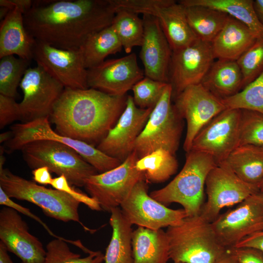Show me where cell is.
Returning <instances> with one entry per match:
<instances>
[{
	"mask_svg": "<svg viewBox=\"0 0 263 263\" xmlns=\"http://www.w3.org/2000/svg\"><path fill=\"white\" fill-rule=\"evenodd\" d=\"M115 14L111 0H34L23 18L37 41L75 50L91 35L111 26Z\"/></svg>",
	"mask_w": 263,
	"mask_h": 263,
	"instance_id": "6da1fadb",
	"label": "cell"
},
{
	"mask_svg": "<svg viewBox=\"0 0 263 263\" xmlns=\"http://www.w3.org/2000/svg\"><path fill=\"white\" fill-rule=\"evenodd\" d=\"M127 96H114L93 88H65L49 119L60 134L89 144L101 140L124 110Z\"/></svg>",
	"mask_w": 263,
	"mask_h": 263,
	"instance_id": "7a4b0ae2",
	"label": "cell"
},
{
	"mask_svg": "<svg viewBox=\"0 0 263 263\" xmlns=\"http://www.w3.org/2000/svg\"><path fill=\"white\" fill-rule=\"evenodd\" d=\"M170 259L183 263H215L227 250L211 223L200 215L188 216L166 231Z\"/></svg>",
	"mask_w": 263,
	"mask_h": 263,
	"instance_id": "3957f363",
	"label": "cell"
},
{
	"mask_svg": "<svg viewBox=\"0 0 263 263\" xmlns=\"http://www.w3.org/2000/svg\"><path fill=\"white\" fill-rule=\"evenodd\" d=\"M217 164L211 156L191 150L187 152L185 163L178 175L167 186L150 195L164 205L180 204L188 216L199 215L204 204L206 179Z\"/></svg>",
	"mask_w": 263,
	"mask_h": 263,
	"instance_id": "277c9868",
	"label": "cell"
},
{
	"mask_svg": "<svg viewBox=\"0 0 263 263\" xmlns=\"http://www.w3.org/2000/svg\"><path fill=\"white\" fill-rule=\"evenodd\" d=\"M0 187L10 198L32 203L48 217L64 222H76L85 230L93 231L79 219L80 203L63 191L38 185L13 173L3 166H0Z\"/></svg>",
	"mask_w": 263,
	"mask_h": 263,
	"instance_id": "5b68a950",
	"label": "cell"
},
{
	"mask_svg": "<svg viewBox=\"0 0 263 263\" xmlns=\"http://www.w3.org/2000/svg\"><path fill=\"white\" fill-rule=\"evenodd\" d=\"M21 150L24 160L33 170L47 167L58 176H65L71 185L76 187H84L89 177L98 173L75 150L58 142L34 141Z\"/></svg>",
	"mask_w": 263,
	"mask_h": 263,
	"instance_id": "8992f818",
	"label": "cell"
},
{
	"mask_svg": "<svg viewBox=\"0 0 263 263\" xmlns=\"http://www.w3.org/2000/svg\"><path fill=\"white\" fill-rule=\"evenodd\" d=\"M172 97V86L168 83L135 141L133 151L139 159L160 148L174 155L178 150L182 118L171 103Z\"/></svg>",
	"mask_w": 263,
	"mask_h": 263,
	"instance_id": "52a82bcc",
	"label": "cell"
},
{
	"mask_svg": "<svg viewBox=\"0 0 263 263\" xmlns=\"http://www.w3.org/2000/svg\"><path fill=\"white\" fill-rule=\"evenodd\" d=\"M49 119L39 118L13 125L12 137L6 142L7 147L10 150H21L24 145L34 141H54L73 149L100 173L113 169L121 164L119 160L106 154L92 145L59 134L52 129Z\"/></svg>",
	"mask_w": 263,
	"mask_h": 263,
	"instance_id": "ba28073f",
	"label": "cell"
},
{
	"mask_svg": "<svg viewBox=\"0 0 263 263\" xmlns=\"http://www.w3.org/2000/svg\"><path fill=\"white\" fill-rule=\"evenodd\" d=\"M139 159L133 151L118 167L92 175L86 180L84 187L102 210L111 212L113 208L120 207L135 185L145 179L144 172L135 167Z\"/></svg>",
	"mask_w": 263,
	"mask_h": 263,
	"instance_id": "9c48e42d",
	"label": "cell"
},
{
	"mask_svg": "<svg viewBox=\"0 0 263 263\" xmlns=\"http://www.w3.org/2000/svg\"><path fill=\"white\" fill-rule=\"evenodd\" d=\"M207 201L200 216L211 223L224 207L238 204L259 192L258 188L240 179L224 162L217 164L206 181Z\"/></svg>",
	"mask_w": 263,
	"mask_h": 263,
	"instance_id": "30bf717a",
	"label": "cell"
},
{
	"mask_svg": "<svg viewBox=\"0 0 263 263\" xmlns=\"http://www.w3.org/2000/svg\"><path fill=\"white\" fill-rule=\"evenodd\" d=\"M19 87L23 94V99L19 103L20 120L22 123L49 118L65 89L38 65L27 69Z\"/></svg>",
	"mask_w": 263,
	"mask_h": 263,
	"instance_id": "8fae6325",
	"label": "cell"
},
{
	"mask_svg": "<svg viewBox=\"0 0 263 263\" xmlns=\"http://www.w3.org/2000/svg\"><path fill=\"white\" fill-rule=\"evenodd\" d=\"M241 121V110L226 109L200 131L191 150L211 156L218 164L224 161L240 146Z\"/></svg>",
	"mask_w": 263,
	"mask_h": 263,
	"instance_id": "7c38bea8",
	"label": "cell"
},
{
	"mask_svg": "<svg viewBox=\"0 0 263 263\" xmlns=\"http://www.w3.org/2000/svg\"><path fill=\"white\" fill-rule=\"evenodd\" d=\"M148 192L147 182L142 180L121 205L123 214L131 224L157 230L177 225L188 216L183 208H168L152 198Z\"/></svg>",
	"mask_w": 263,
	"mask_h": 263,
	"instance_id": "4fadbf2b",
	"label": "cell"
},
{
	"mask_svg": "<svg viewBox=\"0 0 263 263\" xmlns=\"http://www.w3.org/2000/svg\"><path fill=\"white\" fill-rule=\"evenodd\" d=\"M33 59L65 88H89L81 48L65 50L36 40Z\"/></svg>",
	"mask_w": 263,
	"mask_h": 263,
	"instance_id": "5bb4252c",
	"label": "cell"
},
{
	"mask_svg": "<svg viewBox=\"0 0 263 263\" xmlns=\"http://www.w3.org/2000/svg\"><path fill=\"white\" fill-rule=\"evenodd\" d=\"M174 98L177 112L187 121L183 148L187 153L190 151L193 141L200 131L226 108L222 99L201 83L187 87Z\"/></svg>",
	"mask_w": 263,
	"mask_h": 263,
	"instance_id": "9a60e30c",
	"label": "cell"
},
{
	"mask_svg": "<svg viewBox=\"0 0 263 263\" xmlns=\"http://www.w3.org/2000/svg\"><path fill=\"white\" fill-rule=\"evenodd\" d=\"M211 225L222 244L227 249L233 248L247 236L263 230V202L256 193L220 214Z\"/></svg>",
	"mask_w": 263,
	"mask_h": 263,
	"instance_id": "2e32d148",
	"label": "cell"
},
{
	"mask_svg": "<svg viewBox=\"0 0 263 263\" xmlns=\"http://www.w3.org/2000/svg\"><path fill=\"white\" fill-rule=\"evenodd\" d=\"M215 59L211 43L199 39L172 51L169 72L172 97L189 86L201 83Z\"/></svg>",
	"mask_w": 263,
	"mask_h": 263,
	"instance_id": "e0dca14e",
	"label": "cell"
},
{
	"mask_svg": "<svg viewBox=\"0 0 263 263\" xmlns=\"http://www.w3.org/2000/svg\"><path fill=\"white\" fill-rule=\"evenodd\" d=\"M153 108H140L135 105L132 96H127L124 110L97 149L123 162L133 151L135 141Z\"/></svg>",
	"mask_w": 263,
	"mask_h": 263,
	"instance_id": "ac0fdd59",
	"label": "cell"
},
{
	"mask_svg": "<svg viewBox=\"0 0 263 263\" xmlns=\"http://www.w3.org/2000/svg\"><path fill=\"white\" fill-rule=\"evenodd\" d=\"M135 53L117 59L106 60L87 70L89 88L107 94L122 96L144 77Z\"/></svg>",
	"mask_w": 263,
	"mask_h": 263,
	"instance_id": "d6986e66",
	"label": "cell"
},
{
	"mask_svg": "<svg viewBox=\"0 0 263 263\" xmlns=\"http://www.w3.org/2000/svg\"><path fill=\"white\" fill-rule=\"evenodd\" d=\"M138 12L156 18L172 51L186 47L197 38L190 28L185 6L173 0H141Z\"/></svg>",
	"mask_w": 263,
	"mask_h": 263,
	"instance_id": "ffe728a7",
	"label": "cell"
},
{
	"mask_svg": "<svg viewBox=\"0 0 263 263\" xmlns=\"http://www.w3.org/2000/svg\"><path fill=\"white\" fill-rule=\"evenodd\" d=\"M0 239L22 263H44L46 251L41 242L29 232L18 212L7 207L0 211Z\"/></svg>",
	"mask_w": 263,
	"mask_h": 263,
	"instance_id": "44dd1931",
	"label": "cell"
},
{
	"mask_svg": "<svg viewBox=\"0 0 263 263\" xmlns=\"http://www.w3.org/2000/svg\"><path fill=\"white\" fill-rule=\"evenodd\" d=\"M144 36L140 57L146 77L169 83L172 51L158 19L143 15Z\"/></svg>",
	"mask_w": 263,
	"mask_h": 263,
	"instance_id": "7402d4cb",
	"label": "cell"
},
{
	"mask_svg": "<svg viewBox=\"0 0 263 263\" xmlns=\"http://www.w3.org/2000/svg\"><path fill=\"white\" fill-rule=\"evenodd\" d=\"M36 42L26 29L22 12L17 8L11 10L0 21V58L14 55L31 61Z\"/></svg>",
	"mask_w": 263,
	"mask_h": 263,
	"instance_id": "603a6c76",
	"label": "cell"
},
{
	"mask_svg": "<svg viewBox=\"0 0 263 263\" xmlns=\"http://www.w3.org/2000/svg\"><path fill=\"white\" fill-rule=\"evenodd\" d=\"M257 38L246 25L229 17L211 42L215 58L236 61Z\"/></svg>",
	"mask_w": 263,
	"mask_h": 263,
	"instance_id": "cb8c5ba5",
	"label": "cell"
},
{
	"mask_svg": "<svg viewBox=\"0 0 263 263\" xmlns=\"http://www.w3.org/2000/svg\"><path fill=\"white\" fill-rule=\"evenodd\" d=\"M133 263H168L170 259L166 232L138 226L132 231Z\"/></svg>",
	"mask_w": 263,
	"mask_h": 263,
	"instance_id": "d4e9b609",
	"label": "cell"
},
{
	"mask_svg": "<svg viewBox=\"0 0 263 263\" xmlns=\"http://www.w3.org/2000/svg\"><path fill=\"white\" fill-rule=\"evenodd\" d=\"M201 84L221 99L231 97L243 89V78L236 61H214Z\"/></svg>",
	"mask_w": 263,
	"mask_h": 263,
	"instance_id": "484cf974",
	"label": "cell"
},
{
	"mask_svg": "<svg viewBox=\"0 0 263 263\" xmlns=\"http://www.w3.org/2000/svg\"><path fill=\"white\" fill-rule=\"evenodd\" d=\"M223 162L240 179L259 189L263 179V146L240 145Z\"/></svg>",
	"mask_w": 263,
	"mask_h": 263,
	"instance_id": "4316f807",
	"label": "cell"
},
{
	"mask_svg": "<svg viewBox=\"0 0 263 263\" xmlns=\"http://www.w3.org/2000/svg\"><path fill=\"white\" fill-rule=\"evenodd\" d=\"M110 224L113 232L104 255V263H133L132 249V224L121 209H112Z\"/></svg>",
	"mask_w": 263,
	"mask_h": 263,
	"instance_id": "83f0119b",
	"label": "cell"
},
{
	"mask_svg": "<svg viewBox=\"0 0 263 263\" xmlns=\"http://www.w3.org/2000/svg\"><path fill=\"white\" fill-rule=\"evenodd\" d=\"M252 0H181L184 6L202 5L223 12L246 25L258 37H263V26L256 14Z\"/></svg>",
	"mask_w": 263,
	"mask_h": 263,
	"instance_id": "f1b7e54d",
	"label": "cell"
},
{
	"mask_svg": "<svg viewBox=\"0 0 263 263\" xmlns=\"http://www.w3.org/2000/svg\"><path fill=\"white\" fill-rule=\"evenodd\" d=\"M188 23L197 38L211 43L222 29L229 16L202 5L185 6Z\"/></svg>",
	"mask_w": 263,
	"mask_h": 263,
	"instance_id": "f546056e",
	"label": "cell"
},
{
	"mask_svg": "<svg viewBox=\"0 0 263 263\" xmlns=\"http://www.w3.org/2000/svg\"><path fill=\"white\" fill-rule=\"evenodd\" d=\"M81 48L87 70L100 64L108 56L120 52L123 48L111 25L91 35Z\"/></svg>",
	"mask_w": 263,
	"mask_h": 263,
	"instance_id": "4dcf8cb0",
	"label": "cell"
},
{
	"mask_svg": "<svg viewBox=\"0 0 263 263\" xmlns=\"http://www.w3.org/2000/svg\"><path fill=\"white\" fill-rule=\"evenodd\" d=\"M135 167L138 170L144 172L147 182L160 183L168 180L176 172L178 164L174 154L160 148L139 159Z\"/></svg>",
	"mask_w": 263,
	"mask_h": 263,
	"instance_id": "1f68e13d",
	"label": "cell"
},
{
	"mask_svg": "<svg viewBox=\"0 0 263 263\" xmlns=\"http://www.w3.org/2000/svg\"><path fill=\"white\" fill-rule=\"evenodd\" d=\"M111 26L126 53L130 54L134 47L141 46L144 30L143 19L138 14L117 9Z\"/></svg>",
	"mask_w": 263,
	"mask_h": 263,
	"instance_id": "d6a6232c",
	"label": "cell"
},
{
	"mask_svg": "<svg viewBox=\"0 0 263 263\" xmlns=\"http://www.w3.org/2000/svg\"><path fill=\"white\" fill-rule=\"evenodd\" d=\"M67 243L73 244L84 252L88 253L86 248L79 241L56 238L46 245V254L44 263H102L104 255L100 251H92L86 257L71 251Z\"/></svg>",
	"mask_w": 263,
	"mask_h": 263,
	"instance_id": "836d02e7",
	"label": "cell"
},
{
	"mask_svg": "<svg viewBox=\"0 0 263 263\" xmlns=\"http://www.w3.org/2000/svg\"><path fill=\"white\" fill-rule=\"evenodd\" d=\"M31 61L14 55L0 58V94L14 98Z\"/></svg>",
	"mask_w": 263,
	"mask_h": 263,
	"instance_id": "e575fe53",
	"label": "cell"
},
{
	"mask_svg": "<svg viewBox=\"0 0 263 263\" xmlns=\"http://www.w3.org/2000/svg\"><path fill=\"white\" fill-rule=\"evenodd\" d=\"M222 100L226 109L249 110L263 114V71L239 92Z\"/></svg>",
	"mask_w": 263,
	"mask_h": 263,
	"instance_id": "d590c367",
	"label": "cell"
},
{
	"mask_svg": "<svg viewBox=\"0 0 263 263\" xmlns=\"http://www.w3.org/2000/svg\"><path fill=\"white\" fill-rule=\"evenodd\" d=\"M243 78V88L263 71V37L255 42L236 60Z\"/></svg>",
	"mask_w": 263,
	"mask_h": 263,
	"instance_id": "8d00e7d4",
	"label": "cell"
},
{
	"mask_svg": "<svg viewBox=\"0 0 263 263\" xmlns=\"http://www.w3.org/2000/svg\"><path fill=\"white\" fill-rule=\"evenodd\" d=\"M168 83L144 77L132 88L135 105L142 109L153 108Z\"/></svg>",
	"mask_w": 263,
	"mask_h": 263,
	"instance_id": "74e56055",
	"label": "cell"
},
{
	"mask_svg": "<svg viewBox=\"0 0 263 263\" xmlns=\"http://www.w3.org/2000/svg\"><path fill=\"white\" fill-rule=\"evenodd\" d=\"M245 144L263 146V114L241 110L240 145Z\"/></svg>",
	"mask_w": 263,
	"mask_h": 263,
	"instance_id": "f35d334b",
	"label": "cell"
},
{
	"mask_svg": "<svg viewBox=\"0 0 263 263\" xmlns=\"http://www.w3.org/2000/svg\"><path fill=\"white\" fill-rule=\"evenodd\" d=\"M51 185L55 189L63 191L74 199L86 205L93 210L100 211L102 210L100 205L94 198L87 194L76 190L71 186L66 177L64 175L58 176L53 179Z\"/></svg>",
	"mask_w": 263,
	"mask_h": 263,
	"instance_id": "ab89813d",
	"label": "cell"
},
{
	"mask_svg": "<svg viewBox=\"0 0 263 263\" xmlns=\"http://www.w3.org/2000/svg\"><path fill=\"white\" fill-rule=\"evenodd\" d=\"M20 119L19 103L14 98L0 94V128Z\"/></svg>",
	"mask_w": 263,
	"mask_h": 263,
	"instance_id": "60d3db41",
	"label": "cell"
},
{
	"mask_svg": "<svg viewBox=\"0 0 263 263\" xmlns=\"http://www.w3.org/2000/svg\"><path fill=\"white\" fill-rule=\"evenodd\" d=\"M0 205L12 208L16 210L18 212L21 213L24 215L34 219L41 225L52 236L57 239H63L55 235L50 229L46 224L44 223L38 217L33 213L29 208L24 207L18 203L14 202L4 191L2 188L0 187Z\"/></svg>",
	"mask_w": 263,
	"mask_h": 263,
	"instance_id": "b9f144b4",
	"label": "cell"
},
{
	"mask_svg": "<svg viewBox=\"0 0 263 263\" xmlns=\"http://www.w3.org/2000/svg\"><path fill=\"white\" fill-rule=\"evenodd\" d=\"M239 263H263V253L252 248L233 247L229 249Z\"/></svg>",
	"mask_w": 263,
	"mask_h": 263,
	"instance_id": "7bdbcfd3",
	"label": "cell"
},
{
	"mask_svg": "<svg viewBox=\"0 0 263 263\" xmlns=\"http://www.w3.org/2000/svg\"><path fill=\"white\" fill-rule=\"evenodd\" d=\"M234 247L252 248L263 253V230L247 236Z\"/></svg>",
	"mask_w": 263,
	"mask_h": 263,
	"instance_id": "ee69618b",
	"label": "cell"
},
{
	"mask_svg": "<svg viewBox=\"0 0 263 263\" xmlns=\"http://www.w3.org/2000/svg\"><path fill=\"white\" fill-rule=\"evenodd\" d=\"M34 0H0V7H4L10 10L15 8L23 14L27 13L32 7Z\"/></svg>",
	"mask_w": 263,
	"mask_h": 263,
	"instance_id": "f6af8a7d",
	"label": "cell"
},
{
	"mask_svg": "<svg viewBox=\"0 0 263 263\" xmlns=\"http://www.w3.org/2000/svg\"><path fill=\"white\" fill-rule=\"evenodd\" d=\"M32 174L34 182L41 185H51L53 179L51 175L50 170L46 167L33 169Z\"/></svg>",
	"mask_w": 263,
	"mask_h": 263,
	"instance_id": "bcb514c9",
	"label": "cell"
},
{
	"mask_svg": "<svg viewBox=\"0 0 263 263\" xmlns=\"http://www.w3.org/2000/svg\"><path fill=\"white\" fill-rule=\"evenodd\" d=\"M215 263H239L236 256L228 249Z\"/></svg>",
	"mask_w": 263,
	"mask_h": 263,
	"instance_id": "7dc6e473",
	"label": "cell"
},
{
	"mask_svg": "<svg viewBox=\"0 0 263 263\" xmlns=\"http://www.w3.org/2000/svg\"><path fill=\"white\" fill-rule=\"evenodd\" d=\"M8 251L3 243L0 241V263H14L8 255Z\"/></svg>",
	"mask_w": 263,
	"mask_h": 263,
	"instance_id": "c3c4849f",
	"label": "cell"
},
{
	"mask_svg": "<svg viewBox=\"0 0 263 263\" xmlns=\"http://www.w3.org/2000/svg\"><path fill=\"white\" fill-rule=\"evenodd\" d=\"M253 4L257 16L263 26V0H254Z\"/></svg>",
	"mask_w": 263,
	"mask_h": 263,
	"instance_id": "681fc988",
	"label": "cell"
},
{
	"mask_svg": "<svg viewBox=\"0 0 263 263\" xmlns=\"http://www.w3.org/2000/svg\"><path fill=\"white\" fill-rule=\"evenodd\" d=\"M12 137V132H7L0 134V142L2 143L3 142H7Z\"/></svg>",
	"mask_w": 263,
	"mask_h": 263,
	"instance_id": "f907efd6",
	"label": "cell"
},
{
	"mask_svg": "<svg viewBox=\"0 0 263 263\" xmlns=\"http://www.w3.org/2000/svg\"><path fill=\"white\" fill-rule=\"evenodd\" d=\"M257 196L263 202V192H258L257 193Z\"/></svg>",
	"mask_w": 263,
	"mask_h": 263,
	"instance_id": "816d5d0a",
	"label": "cell"
},
{
	"mask_svg": "<svg viewBox=\"0 0 263 263\" xmlns=\"http://www.w3.org/2000/svg\"><path fill=\"white\" fill-rule=\"evenodd\" d=\"M259 192H263V179L259 186Z\"/></svg>",
	"mask_w": 263,
	"mask_h": 263,
	"instance_id": "f5cc1de1",
	"label": "cell"
},
{
	"mask_svg": "<svg viewBox=\"0 0 263 263\" xmlns=\"http://www.w3.org/2000/svg\"><path fill=\"white\" fill-rule=\"evenodd\" d=\"M174 263H182V262H174Z\"/></svg>",
	"mask_w": 263,
	"mask_h": 263,
	"instance_id": "db71d44e",
	"label": "cell"
}]
</instances>
